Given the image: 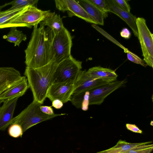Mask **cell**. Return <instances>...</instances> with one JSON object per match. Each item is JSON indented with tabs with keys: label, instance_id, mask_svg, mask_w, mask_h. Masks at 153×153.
<instances>
[{
	"label": "cell",
	"instance_id": "6da1fadb",
	"mask_svg": "<svg viewBox=\"0 0 153 153\" xmlns=\"http://www.w3.org/2000/svg\"><path fill=\"white\" fill-rule=\"evenodd\" d=\"M53 33L48 27H33L31 39L25 50L26 67L36 68L49 63L54 58L52 46Z\"/></svg>",
	"mask_w": 153,
	"mask_h": 153
},
{
	"label": "cell",
	"instance_id": "7a4b0ae2",
	"mask_svg": "<svg viewBox=\"0 0 153 153\" xmlns=\"http://www.w3.org/2000/svg\"><path fill=\"white\" fill-rule=\"evenodd\" d=\"M58 62L54 59L48 64L36 68L26 67L24 73L32 92L33 100L42 104Z\"/></svg>",
	"mask_w": 153,
	"mask_h": 153
},
{
	"label": "cell",
	"instance_id": "3957f363",
	"mask_svg": "<svg viewBox=\"0 0 153 153\" xmlns=\"http://www.w3.org/2000/svg\"><path fill=\"white\" fill-rule=\"evenodd\" d=\"M41 104L33 100L25 109L18 115L13 117L11 124L16 123L22 127L23 133L33 126L42 122L66 114L48 115L43 113L40 106Z\"/></svg>",
	"mask_w": 153,
	"mask_h": 153
},
{
	"label": "cell",
	"instance_id": "277c9868",
	"mask_svg": "<svg viewBox=\"0 0 153 153\" xmlns=\"http://www.w3.org/2000/svg\"><path fill=\"white\" fill-rule=\"evenodd\" d=\"M51 12L50 10H42L36 7L29 5L18 15L0 27V28L12 27H26L31 28L38 25Z\"/></svg>",
	"mask_w": 153,
	"mask_h": 153
},
{
	"label": "cell",
	"instance_id": "5b68a950",
	"mask_svg": "<svg viewBox=\"0 0 153 153\" xmlns=\"http://www.w3.org/2000/svg\"><path fill=\"white\" fill-rule=\"evenodd\" d=\"M136 24L138 39L140 45L143 60L147 65L153 66V34L148 27L145 19L137 18Z\"/></svg>",
	"mask_w": 153,
	"mask_h": 153
},
{
	"label": "cell",
	"instance_id": "8992f818",
	"mask_svg": "<svg viewBox=\"0 0 153 153\" xmlns=\"http://www.w3.org/2000/svg\"><path fill=\"white\" fill-rule=\"evenodd\" d=\"M82 62L71 55L60 62L53 74L52 83L64 82L76 79L82 68Z\"/></svg>",
	"mask_w": 153,
	"mask_h": 153
},
{
	"label": "cell",
	"instance_id": "52a82bcc",
	"mask_svg": "<svg viewBox=\"0 0 153 153\" xmlns=\"http://www.w3.org/2000/svg\"><path fill=\"white\" fill-rule=\"evenodd\" d=\"M52 46L53 59L59 63L71 56L72 38L70 33L65 27H64L53 35Z\"/></svg>",
	"mask_w": 153,
	"mask_h": 153
},
{
	"label": "cell",
	"instance_id": "ba28073f",
	"mask_svg": "<svg viewBox=\"0 0 153 153\" xmlns=\"http://www.w3.org/2000/svg\"><path fill=\"white\" fill-rule=\"evenodd\" d=\"M76 80L52 83L48 90L46 97L51 102L56 99L59 100L63 103L70 101L73 94Z\"/></svg>",
	"mask_w": 153,
	"mask_h": 153
},
{
	"label": "cell",
	"instance_id": "9c48e42d",
	"mask_svg": "<svg viewBox=\"0 0 153 153\" xmlns=\"http://www.w3.org/2000/svg\"><path fill=\"white\" fill-rule=\"evenodd\" d=\"M127 82L126 79H116L89 91V105H101L108 95L118 89L124 87Z\"/></svg>",
	"mask_w": 153,
	"mask_h": 153
},
{
	"label": "cell",
	"instance_id": "30bf717a",
	"mask_svg": "<svg viewBox=\"0 0 153 153\" xmlns=\"http://www.w3.org/2000/svg\"><path fill=\"white\" fill-rule=\"evenodd\" d=\"M86 71L81 70L78 74L74 83L73 94L90 91L116 80L92 79L85 75Z\"/></svg>",
	"mask_w": 153,
	"mask_h": 153
},
{
	"label": "cell",
	"instance_id": "8fae6325",
	"mask_svg": "<svg viewBox=\"0 0 153 153\" xmlns=\"http://www.w3.org/2000/svg\"><path fill=\"white\" fill-rule=\"evenodd\" d=\"M55 1L56 8L63 12L67 11L69 17L76 16L87 22L96 25L83 8L76 0H56Z\"/></svg>",
	"mask_w": 153,
	"mask_h": 153
},
{
	"label": "cell",
	"instance_id": "7c38bea8",
	"mask_svg": "<svg viewBox=\"0 0 153 153\" xmlns=\"http://www.w3.org/2000/svg\"><path fill=\"white\" fill-rule=\"evenodd\" d=\"M20 72L11 67H0V94L23 78Z\"/></svg>",
	"mask_w": 153,
	"mask_h": 153
},
{
	"label": "cell",
	"instance_id": "4fadbf2b",
	"mask_svg": "<svg viewBox=\"0 0 153 153\" xmlns=\"http://www.w3.org/2000/svg\"><path fill=\"white\" fill-rule=\"evenodd\" d=\"M108 12L114 13L118 16L128 25L132 30L136 37L138 34L136 24L137 17L130 12H127L120 8L114 2L113 0H105Z\"/></svg>",
	"mask_w": 153,
	"mask_h": 153
},
{
	"label": "cell",
	"instance_id": "5bb4252c",
	"mask_svg": "<svg viewBox=\"0 0 153 153\" xmlns=\"http://www.w3.org/2000/svg\"><path fill=\"white\" fill-rule=\"evenodd\" d=\"M18 98L4 101L2 105H0V131L5 130L11 125Z\"/></svg>",
	"mask_w": 153,
	"mask_h": 153
},
{
	"label": "cell",
	"instance_id": "9a60e30c",
	"mask_svg": "<svg viewBox=\"0 0 153 153\" xmlns=\"http://www.w3.org/2000/svg\"><path fill=\"white\" fill-rule=\"evenodd\" d=\"M152 143V142L150 141L131 143L120 140L113 147L97 153H123L133 149L153 147V144Z\"/></svg>",
	"mask_w": 153,
	"mask_h": 153
},
{
	"label": "cell",
	"instance_id": "2e32d148",
	"mask_svg": "<svg viewBox=\"0 0 153 153\" xmlns=\"http://www.w3.org/2000/svg\"><path fill=\"white\" fill-rule=\"evenodd\" d=\"M27 79L25 76L15 84L0 94V101L3 102L19 98L25 94L29 88Z\"/></svg>",
	"mask_w": 153,
	"mask_h": 153
},
{
	"label": "cell",
	"instance_id": "e0dca14e",
	"mask_svg": "<svg viewBox=\"0 0 153 153\" xmlns=\"http://www.w3.org/2000/svg\"><path fill=\"white\" fill-rule=\"evenodd\" d=\"M76 1L83 8L96 25H104V18L107 16L89 0Z\"/></svg>",
	"mask_w": 153,
	"mask_h": 153
},
{
	"label": "cell",
	"instance_id": "ac0fdd59",
	"mask_svg": "<svg viewBox=\"0 0 153 153\" xmlns=\"http://www.w3.org/2000/svg\"><path fill=\"white\" fill-rule=\"evenodd\" d=\"M85 74L93 79L115 80L118 76L115 71L111 69L100 66H95L86 71Z\"/></svg>",
	"mask_w": 153,
	"mask_h": 153
},
{
	"label": "cell",
	"instance_id": "d6986e66",
	"mask_svg": "<svg viewBox=\"0 0 153 153\" xmlns=\"http://www.w3.org/2000/svg\"><path fill=\"white\" fill-rule=\"evenodd\" d=\"M40 24L44 27L47 26L51 29L53 35L60 31L64 27L60 15L55 12H51Z\"/></svg>",
	"mask_w": 153,
	"mask_h": 153
},
{
	"label": "cell",
	"instance_id": "ffe728a7",
	"mask_svg": "<svg viewBox=\"0 0 153 153\" xmlns=\"http://www.w3.org/2000/svg\"><path fill=\"white\" fill-rule=\"evenodd\" d=\"M3 38L9 42L13 43L15 46H19L22 42L26 40L27 36L22 31L18 30L17 27H10V32L7 35H4Z\"/></svg>",
	"mask_w": 153,
	"mask_h": 153
},
{
	"label": "cell",
	"instance_id": "44dd1931",
	"mask_svg": "<svg viewBox=\"0 0 153 153\" xmlns=\"http://www.w3.org/2000/svg\"><path fill=\"white\" fill-rule=\"evenodd\" d=\"M38 1V0H14L8 3L9 5H11V7L9 9L10 10H13L29 5L36 7V5Z\"/></svg>",
	"mask_w": 153,
	"mask_h": 153
},
{
	"label": "cell",
	"instance_id": "7402d4cb",
	"mask_svg": "<svg viewBox=\"0 0 153 153\" xmlns=\"http://www.w3.org/2000/svg\"><path fill=\"white\" fill-rule=\"evenodd\" d=\"M26 7L11 10L8 13L0 17V27L18 15L24 10Z\"/></svg>",
	"mask_w": 153,
	"mask_h": 153
},
{
	"label": "cell",
	"instance_id": "603a6c76",
	"mask_svg": "<svg viewBox=\"0 0 153 153\" xmlns=\"http://www.w3.org/2000/svg\"><path fill=\"white\" fill-rule=\"evenodd\" d=\"M8 133L10 136L14 138L22 137L24 133L21 126L16 123L11 125L8 128Z\"/></svg>",
	"mask_w": 153,
	"mask_h": 153
},
{
	"label": "cell",
	"instance_id": "cb8c5ba5",
	"mask_svg": "<svg viewBox=\"0 0 153 153\" xmlns=\"http://www.w3.org/2000/svg\"><path fill=\"white\" fill-rule=\"evenodd\" d=\"M85 92L73 94L70 101L72 104L77 108H81L82 105Z\"/></svg>",
	"mask_w": 153,
	"mask_h": 153
},
{
	"label": "cell",
	"instance_id": "d4e9b609",
	"mask_svg": "<svg viewBox=\"0 0 153 153\" xmlns=\"http://www.w3.org/2000/svg\"><path fill=\"white\" fill-rule=\"evenodd\" d=\"M127 54L128 59L130 61L138 64L144 67L147 65L144 61L137 55L127 49L125 52Z\"/></svg>",
	"mask_w": 153,
	"mask_h": 153
},
{
	"label": "cell",
	"instance_id": "484cf974",
	"mask_svg": "<svg viewBox=\"0 0 153 153\" xmlns=\"http://www.w3.org/2000/svg\"><path fill=\"white\" fill-rule=\"evenodd\" d=\"M106 16L108 12L105 0H89Z\"/></svg>",
	"mask_w": 153,
	"mask_h": 153
},
{
	"label": "cell",
	"instance_id": "4316f807",
	"mask_svg": "<svg viewBox=\"0 0 153 153\" xmlns=\"http://www.w3.org/2000/svg\"><path fill=\"white\" fill-rule=\"evenodd\" d=\"M115 4L121 9L128 12L131 8L127 1L125 0H113Z\"/></svg>",
	"mask_w": 153,
	"mask_h": 153
},
{
	"label": "cell",
	"instance_id": "83f0119b",
	"mask_svg": "<svg viewBox=\"0 0 153 153\" xmlns=\"http://www.w3.org/2000/svg\"><path fill=\"white\" fill-rule=\"evenodd\" d=\"M89 91L85 92L84 95L81 108L83 111H86L88 109V106L89 105Z\"/></svg>",
	"mask_w": 153,
	"mask_h": 153
},
{
	"label": "cell",
	"instance_id": "f1b7e54d",
	"mask_svg": "<svg viewBox=\"0 0 153 153\" xmlns=\"http://www.w3.org/2000/svg\"><path fill=\"white\" fill-rule=\"evenodd\" d=\"M153 147L141 149H135L131 150L123 153H150Z\"/></svg>",
	"mask_w": 153,
	"mask_h": 153
},
{
	"label": "cell",
	"instance_id": "f546056e",
	"mask_svg": "<svg viewBox=\"0 0 153 153\" xmlns=\"http://www.w3.org/2000/svg\"><path fill=\"white\" fill-rule=\"evenodd\" d=\"M40 108L41 111L46 114L53 115L54 114L51 106L41 105Z\"/></svg>",
	"mask_w": 153,
	"mask_h": 153
},
{
	"label": "cell",
	"instance_id": "4dcf8cb0",
	"mask_svg": "<svg viewBox=\"0 0 153 153\" xmlns=\"http://www.w3.org/2000/svg\"><path fill=\"white\" fill-rule=\"evenodd\" d=\"M127 129L133 132L141 134L142 131L140 130L136 125L129 123L126 124Z\"/></svg>",
	"mask_w": 153,
	"mask_h": 153
},
{
	"label": "cell",
	"instance_id": "1f68e13d",
	"mask_svg": "<svg viewBox=\"0 0 153 153\" xmlns=\"http://www.w3.org/2000/svg\"><path fill=\"white\" fill-rule=\"evenodd\" d=\"M121 36L126 39L130 38L131 36V33L129 30L127 28H123L120 32Z\"/></svg>",
	"mask_w": 153,
	"mask_h": 153
},
{
	"label": "cell",
	"instance_id": "d6a6232c",
	"mask_svg": "<svg viewBox=\"0 0 153 153\" xmlns=\"http://www.w3.org/2000/svg\"><path fill=\"white\" fill-rule=\"evenodd\" d=\"M63 106V102L59 100L56 99L52 102V106L56 109H60Z\"/></svg>",
	"mask_w": 153,
	"mask_h": 153
},
{
	"label": "cell",
	"instance_id": "836d02e7",
	"mask_svg": "<svg viewBox=\"0 0 153 153\" xmlns=\"http://www.w3.org/2000/svg\"><path fill=\"white\" fill-rule=\"evenodd\" d=\"M11 10H9V9L6 10L1 11L0 12V17L4 15L7 14L9 13Z\"/></svg>",
	"mask_w": 153,
	"mask_h": 153
},
{
	"label": "cell",
	"instance_id": "e575fe53",
	"mask_svg": "<svg viewBox=\"0 0 153 153\" xmlns=\"http://www.w3.org/2000/svg\"><path fill=\"white\" fill-rule=\"evenodd\" d=\"M8 5H9V4H8V3H6L5 4H4L3 5L0 6V12L1 11V10L4 7Z\"/></svg>",
	"mask_w": 153,
	"mask_h": 153
},
{
	"label": "cell",
	"instance_id": "d590c367",
	"mask_svg": "<svg viewBox=\"0 0 153 153\" xmlns=\"http://www.w3.org/2000/svg\"><path fill=\"white\" fill-rule=\"evenodd\" d=\"M150 125L152 126L153 125V122L152 121L150 123Z\"/></svg>",
	"mask_w": 153,
	"mask_h": 153
},
{
	"label": "cell",
	"instance_id": "8d00e7d4",
	"mask_svg": "<svg viewBox=\"0 0 153 153\" xmlns=\"http://www.w3.org/2000/svg\"><path fill=\"white\" fill-rule=\"evenodd\" d=\"M2 102L1 101H0V105L2 103Z\"/></svg>",
	"mask_w": 153,
	"mask_h": 153
}]
</instances>
